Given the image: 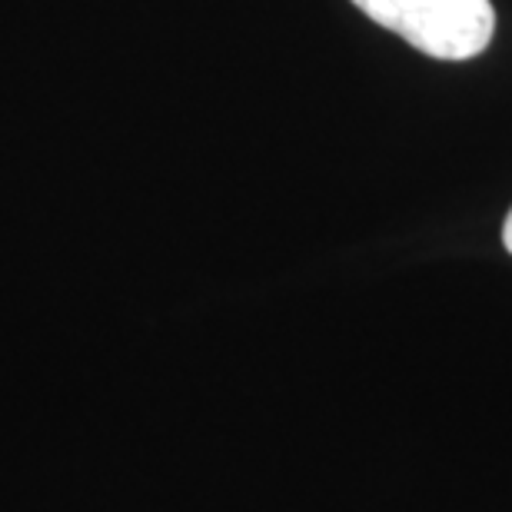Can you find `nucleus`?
I'll return each mask as SVG.
<instances>
[{
    "label": "nucleus",
    "instance_id": "f257e3e1",
    "mask_svg": "<svg viewBox=\"0 0 512 512\" xmlns=\"http://www.w3.org/2000/svg\"><path fill=\"white\" fill-rule=\"evenodd\" d=\"M366 17L436 60L479 57L493 40L489 0H353Z\"/></svg>",
    "mask_w": 512,
    "mask_h": 512
},
{
    "label": "nucleus",
    "instance_id": "f03ea898",
    "mask_svg": "<svg viewBox=\"0 0 512 512\" xmlns=\"http://www.w3.org/2000/svg\"><path fill=\"white\" fill-rule=\"evenodd\" d=\"M503 243H506V250L512 253V210H509V217L503 223Z\"/></svg>",
    "mask_w": 512,
    "mask_h": 512
}]
</instances>
